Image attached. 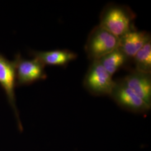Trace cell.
Listing matches in <instances>:
<instances>
[{
  "mask_svg": "<svg viewBox=\"0 0 151 151\" xmlns=\"http://www.w3.org/2000/svg\"><path fill=\"white\" fill-rule=\"evenodd\" d=\"M135 70L151 73V40L146 43L134 57Z\"/></svg>",
  "mask_w": 151,
  "mask_h": 151,
  "instance_id": "cell-11",
  "label": "cell"
},
{
  "mask_svg": "<svg viewBox=\"0 0 151 151\" xmlns=\"http://www.w3.org/2000/svg\"><path fill=\"white\" fill-rule=\"evenodd\" d=\"M115 84L110 75L99 60L92 61L84 78L87 90L96 96L110 95Z\"/></svg>",
  "mask_w": 151,
  "mask_h": 151,
  "instance_id": "cell-3",
  "label": "cell"
},
{
  "mask_svg": "<svg viewBox=\"0 0 151 151\" xmlns=\"http://www.w3.org/2000/svg\"><path fill=\"white\" fill-rule=\"evenodd\" d=\"M151 73L133 70L123 81L145 103L151 105Z\"/></svg>",
  "mask_w": 151,
  "mask_h": 151,
  "instance_id": "cell-6",
  "label": "cell"
},
{
  "mask_svg": "<svg viewBox=\"0 0 151 151\" xmlns=\"http://www.w3.org/2000/svg\"><path fill=\"white\" fill-rule=\"evenodd\" d=\"M128 59L120 50L117 48L99 60L108 73L113 76L126 63Z\"/></svg>",
  "mask_w": 151,
  "mask_h": 151,
  "instance_id": "cell-10",
  "label": "cell"
},
{
  "mask_svg": "<svg viewBox=\"0 0 151 151\" xmlns=\"http://www.w3.org/2000/svg\"><path fill=\"white\" fill-rule=\"evenodd\" d=\"M110 95L119 105L131 111L144 112L151 108L130 89L123 80L115 81V86Z\"/></svg>",
  "mask_w": 151,
  "mask_h": 151,
  "instance_id": "cell-5",
  "label": "cell"
},
{
  "mask_svg": "<svg viewBox=\"0 0 151 151\" xmlns=\"http://www.w3.org/2000/svg\"><path fill=\"white\" fill-rule=\"evenodd\" d=\"M135 14L128 7L110 4L106 6L100 17V26L118 38L132 30Z\"/></svg>",
  "mask_w": 151,
  "mask_h": 151,
  "instance_id": "cell-1",
  "label": "cell"
},
{
  "mask_svg": "<svg viewBox=\"0 0 151 151\" xmlns=\"http://www.w3.org/2000/svg\"><path fill=\"white\" fill-rule=\"evenodd\" d=\"M119 38L99 25L89 34L85 45L88 57L94 61L118 48Z\"/></svg>",
  "mask_w": 151,
  "mask_h": 151,
  "instance_id": "cell-2",
  "label": "cell"
},
{
  "mask_svg": "<svg viewBox=\"0 0 151 151\" xmlns=\"http://www.w3.org/2000/svg\"><path fill=\"white\" fill-rule=\"evenodd\" d=\"M0 85L5 92L11 105L15 108V89L16 87L15 62L7 60L1 54Z\"/></svg>",
  "mask_w": 151,
  "mask_h": 151,
  "instance_id": "cell-7",
  "label": "cell"
},
{
  "mask_svg": "<svg viewBox=\"0 0 151 151\" xmlns=\"http://www.w3.org/2000/svg\"><path fill=\"white\" fill-rule=\"evenodd\" d=\"M150 40L149 33L132 29L119 38L118 48L128 58H133L140 49Z\"/></svg>",
  "mask_w": 151,
  "mask_h": 151,
  "instance_id": "cell-8",
  "label": "cell"
},
{
  "mask_svg": "<svg viewBox=\"0 0 151 151\" xmlns=\"http://www.w3.org/2000/svg\"><path fill=\"white\" fill-rule=\"evenodd\" d=\"M34 58H37L45 66H64L75 60L77 55L68 50H54L50 51H33Z\"/></svg>",
  "mask_w": 151,
  "mask_h": 151,
  "instance_id": "cell-9",
  "label": "cell"
},
{
  "mask_svg": "<svg viewBox=\"0 0 151 151\" xmlns=\"http://www.w3.org/2000/svg\"><path fill=\"white\" fill-rule=\"evenodd\" d=\"M14 60L15 65L16 86L27 85L47 78L45 65L37 58L25 60L17 54Z\"/></svg>",
  "mask_w": 151,
  "mask_h": 151,
  "instance_id": "cell-4",
  "label": "cell"
}]
</instances>
